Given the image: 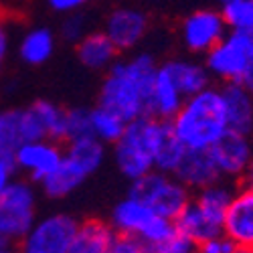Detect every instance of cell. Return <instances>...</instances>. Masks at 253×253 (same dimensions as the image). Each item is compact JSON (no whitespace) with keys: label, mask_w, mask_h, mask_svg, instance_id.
Segmentation results:
<instances>
[{"label":"cell","mask_w":253,"mask_h":253,"mask_svg":"<svg viewBox=\"0 0 253 253\" xmlns=\"http://www.w3.org/2000/svg\"><path fill=\"white\" fill-rule=\"evenodd\" d=\"M156 69L158 63L150 53H138L130 59L114 61L101 81L97 105L114 112L126 124L140 116H148Z\"/></svg>","instance_id":"6da1fadb"},{"label":"cell","mask_w":253,"mask_h":253,"mask_svg":"<svg viewBox=\"0 0 253 253\" xmlns=\"http://www.w3.org/2000/svg\"><path fill=\"white\" fill-rule=\"evenodd\" d=\"M170 124L186 150H209L223 134L229 132L227 108L221 89L209 85L186 97Z\"/></svg>","instance_id":"7a4b0ae2"},{"label":"cell","mask_w":253,"mask_h":253,"mask_svg":"<svg viewBox=\"0 0 253 253\" xmlns=\"http://www.w3.org/2000/svg\"><path fill=\"white\" fill-rule=\"evenodd\" d=\"M105 160V144L95 136H81L65 142V154L59 168L41 182L49 199H63L95 174Z\"/></svg>","instance_id":"3957f363"},{"label":"cell","mask_w":253,"mask_h":253,"mask_svg":"<svg viewBox=\"0 0 253 253\" xmlns=\"http://www.w3.org/2000/svg\"><path fill=\"white\" fill-rule=\"evenodd\" d=\"M164 122L166 120L154 116H140L126 124L124 134L114 144V160L128 180H136L154 170V152Z\"/></svg>","instance_id":"277c9868"},{"label":"cell","mask_w":253,"mask_h":253,"mask_svg":"<svg viewBox=\"0 0 253 253\" xmlns=\"http://www.w3.org/2000/svg\"><path fill=\"white\" fill-rule=\"evenodd\" d=\"M128 197L142 201L156 215L176 221V217L191 203V191L174 176L160 170H150L136 180H130Z\"/></svg>","instance_id":"5b68a950"},{"label":"cell","mask_w":253,"mask_h":253,"mask_svg":"<svg viewBox=\"0 0 253 253\" xmlns=\"http://www.w3.org/2000/svg\"><path fill=\"white\" fill-rule=\"evenodd\" d=\"M110 225L118 235L136 237L146 245L162 241L176 229L174 221L156 215L150 207L134 197H126L114 207Z\"/></svg>","instance_id":"8992f818"},{"label":"cell","mask_w":253,"mask_h":253,"mask_svg":"<svg viewBox=\"0 0 253 253\" xmlns=\"http://www.w3.org/2000/svg\"><path fill=\"white\" fill-rule=\"evenodd\" d=\"M37 221V191L31 180L14 178L0 193V233L8 243L20 241Z\"/></svg>","instance_id":"52a82bcc"},{"label":"cell","mask_w":253,"mask_h":253,"mask_svg":"<svg viewBox=\"0 0 253 253\" xmlns=\"http://www.w3.org/2000/svg\"><path fill=\"white\" fill-rule=\"evenodd\" d=\"M77 229L79 221L69 213L45 215L18 241V253H69Z\"/></svg>","instance_id":"ba28073f"},{"label":"cell","mask_w":253,"mask_h":253,"mask_svg":"<svg viewBox=\"0 0 253 253\" xmlns=\"http://www.w3.org/2000/svg\"><path fill=\"white\" fill-rule=\"evenodd\" d=\"M253 59V35L243 31L227 33L205 57L207 71L221 81H239Z\"/></svg>","instance_id":"9c48e42d"},{"label":"cell","mask_w":253,"mask_h":253,"mask_svg":"<svg viewBox=\"0 0 253 253\" xmlns=\"http://www.w3.org/2000/svg\"><path fill=\"white\" fill-rule=\"evenodd\" d=\"M63 154H65V148L61 146V142L49 138L23 142L14 154L16 172H23L31 182L41 184L59 168Z\"/></svg>","instance_id":"30bf717a"},{"label":"cell","mask_w":253,"mask_h":253,"mask_svg":"<svg viewBox=\"0 0 253 253\" xmlns=\"http://www.w3.org/2000/svg\"><path fill=\"white\" fill-rule=\"evenodd\" d=\"M227 23L217 10H197L182 20L180 37L191 53H209L227 35Z\"/></svg>","instance_id":"8fae6325"},{"label":"cell","mask_w":253,"mask_h":253,"mask_svg":"<svg viewBox=\"0 0 253 253\" xmlns=\"http://www.w3.org/2000/svg\"><path fill=\"white\" fill-rule=\"evenodd\" d=\"M211 158H213L221 178H239L245 174L247 166L253 158V148L249 136L239 132H227L223 134L213 146L209 148Z\"/></svg>","instance_id":"7c38bea8"},{"label":"cell","mask_w":253,"mask_h":253,"mask_svg":"<svg viewBox=\"0 0 253 253\" xmlns=\"http://www.w3.org/2000/svg\"><path fill=\"white\" fill-rule=\"evenodd\" d=\"M223 235L237 247L253 249V188H241L233 195L223 219Z\"/></svg>","instance_id":"4fadbf2b"},{"label":"cell","mask_w":253,"mask_h":253,"mask_svg":"<svg viewBox=\"0 0 253 253\" xmlns=\"http://www.w3.org/2000/svg\"><path fill=\"white\" fill-rule=\"evenodd\" d=\"M148 16L136 8H118L105 20V35L112 39L118 51H130L142 43L148 33Z\"/></svg>","instance_id":"5bb4252c"},{"label":"cell","mask_w":253,"mask_h":253,"mask_svg":"<svg viewBox=\"0 0 253 253\" xmlns=\"http://www.w3.org/2000/svg\"><path fill=\"white\" fill-rule=\"evenodd\" d=\"M184 99L186 97L180 93L172 75L164 67V63L158 65L156 77L152 83V91H150V101H148V116L170 122L182 108Z\"/></svg>","instance_id":"9a60e30c"},{"label":"cell","mask_w":253,"mask_h":253,"mask_svg":"<svg viewBox=\"0 0 253 253\" xmlns=\"http://www.w3.org/2000/svg\"><path fill=\"white\" fill-rule=\"evenodd\" d=\"M174 176L188 188V191H201V188L221 180V174L211 158L209 150H186Z\"/></svg>","instance_id":"2e32d148"},{"label":"cell","mask_w":253,"mask_h":253,"mask_svg":"<svg viewBox=\"0 0 253 253\" xmlns=\"http://www.w3.org/2000/svg\"><path fill=\"white\" fill-rule=\"evenodd\" d=\"M221 93L227 108L229 130L249 136L253 130V95L237 81H227Z\"/></svg>","instance_id":"e0dca14e"},{"label":"cell","mask_w":253,"mask_h":253,"mask_svg":"<svg viewBox=\"0 0 253 253\" xmlns=\"http://www.w3.org/2000/svg\"><path fill=\"white\" fill-rule=\"evenodd\" d=\"M75 51L81 65L91 71H108L114 65V61H118L120 53L103 31L87 33L79 43H75Z\"/></svg>","instance_id":"ac0fdd59"},{"label":"cell","mask_w":253,"mask_h":253,"mask_svg":"<svg viewBox=\"0 0 253 253\" xmlns=\"http://www.w3.org/2000/svg\"><path fill=\"white\" fill-rule=\"evenodd\" d=\"M118 233L108 221L85 219L79 221L69 253H110Z\"/></svg>","instance_id":"d6986e66"},{"label":"cell","mask_w":253,"mask_h":253,"mask_svg":"<svg viewBox=\"0 0 253 253\" xmlns=\"http://www.w3.org/2000/svg\"><path fill=\"white\" fill-rule=\"evenodd\" d=\"M164 67L172 75L174 83L178 85V89L184 97H191V95L203 91L211 83V73L207 71L205 65H201V63L172 59V61H166Z\"/></svg>","instance_id":"ffe728a7"},{"label":"cell","mask_w":253,"mask_h":253,"mask_svg":"<svg viewBox=\"0 0 253 253\" xmlns=\"http://www.w3.org/2000/svg\"><path fill=\"white\" fill-rule=\"evenodd\" d=\"M174 225L178 231H182V233L186 237H191L195 243H203L207 239L223 235V225L215 223L213 219H209L193 199L184 207L182 213L176 217Z\"/></svg>","instance_id":"44dd1931"},{"label":"cell","mask_w":253,"mask_h":253,"mask_svg":"<svg viewBox=\"0 0 253 253\" xmlns=\"http://www.w3.org/2000/svg\"><path fill=\"white\" fill-rule=\"evenodd\" d=\"M57 37L51 29L35 27L29 29L18 43V57L23 59L27 65H43L55 53Z\"/></svg>","instance_id":"7402d4cb"},{"label":"cell","mask_w":253,"mask_h":253,"mask_svg":"<svg viewBox=\"0 0 253 253\" xmlns=\"http://www.w3.org/2000/svg\"><path fill=\"white\" fill-rule=\"evenodd\" d=\"M233 195H235V191L227 182L217 180L213 184L201 188L199 195L195 197V203L199 205V209L203 211L209 219H213L215 223L223 225L227 207H229L231 199H233Z\"/></svg>","instance_id":"603a6c76"},{"label":"cell","mask_w":253,"mask_h":253,"mask_svg":"<svg viewBox=\"0 0 253 253\" xmlns=\"http://www.w3.org/2000/svg\"><path fill=\"white\" fill-rule=\"evenodd\" d=\"M184 152H186V148L182 146V142L176 138V134L172 130V124L164 122V128H162L156 152H154V170L174 174V170L178 168Z\"/></svg>","instance_id":"cb8c5ba5"},{"label":"cell","mask_w":253,"mask_h":253,"mask_svg":"<svg viewBox=\"0 0 253 253\" xmlns=\"http://www.w3.org/2000/svg\"><path fill=\"white\" fill-rule=\"evenodd\" d=\"M41 124H43L45 136L55 142H67V110L49 99H37L33 103Z\"/></svg>","instance_id":"d4e9b609"},{"label":"cell","mask_w":253,"mask_h":253,"mask_svg":"<svg viewBox=\"0 0 253 253\" xmlns=\"http://www.w3.org/2000/svg\"><path fill=\"white\" fill-rule=\"evenodd\" d=\"M89 118H91V136H95L103 144H116L126 130V122L114 112L101 108V105H95V108L89 110Z\"/></svg>","instance_id":"484cf974"},{"label":"cell","mask_w":253,"mask_h":253,"mask_svg":"<svg viewBox=\"0 0 253 253\" xmlns=\"http://www.w3.org/2000/svg\"><path fill=\"white\" fill-rule=\"evenodd\" d=\"M18 118H20V110L14 108L0 110V158L14 160L16 150L23 144Z\"/></svg>","instance_id":"4316f807"},{"label":"cell","mask_w":253,"mask_h":253,"mask_svg":"<svg viewBox=\"0 0 253 253\" xmlns=\"http://www.w3.org/2000/svg\"><path fill=\"white\" fill-rule=\"evenodd\" d=\"M231 31H243L253 35V0H233L223 4L221 10Z\"/></svg>","instance_id":"83f0119b"},{"label":"cell","mask_w":253,"mask_h":253,"mask_svg":"<svg viewBox=\"0 0 253 253\" xmlns=\"http://www.w3.org/2000/svg\"><path fill=\"white\" fill-rule=\"evenodd\" d=\"M148 247V253H197L199 243H195L191 237H186L182 231L174 229L170 235L164 237L158 243L146 245Z\"/></svg>","instance_id":"f1b7e54d"},{"label":"cell","mask_w":253,"mask_h":253,"mask_svg":"<svg viewBox=\"0 0 253 253\" xmlns=\"http://www.w3.org/2000/svg\"><path fill=\"white\" fill-rule=\"evenodd\" d=\"M85 35H87V16L81 10L65 14V18L61 23V37L67 43H79Z\"/></svg>","instance_id":"f546056e"},{"label":"cell","mask_w":253,"mask_h":253,"mask_svg":"<svg viewBox=\"0 0 253 253\" xmlns=\"http://www.w3.org/2000/svg\"><path fill=\"white\" fill-rule=\"evenodd\" d=\"M91 136V118L87 108H71L67 110V140Z\"/></svg>","instance_id":"4dcf8cb0"},{"label":"cell","mask_w":253,"mask_h":253,"mask_svg":"<svg viewBox=\"0 0 253 253\" xmlns=\"http://www.w3.org/2000/svg\"><path fill=\"white\" fill-rule=\"evenodd\" d=\"M18 124H20V136H23V142L43 140V138H47V136H45V130H43V124H41L37 112L33 110V105H29V108H23V110H20Z\"/></svg>","instance_id":"1f68e13d"},{"label":"cell","mask_w":253,"mask_h":253,"mask_svg":"<svg viewBox=\"0 0 253 253\" xmlns=\"http://www.w3.org/2000/svg\"><path fill=\"white\" fill-rule=\"evenodd\" d=\"M237 245L231 241L227 235H217L213 239H207L199 243L197 253H235Z\"/></svg>","instance_id":"d6a6232c"},{"label":"cell","mask_w":253,"mask_h":253,"mask_svg":"<svg viewBox=\"0 0 253 253\" xmlns=\"http://www.w3.org/2000/svg\"><path fill=\"white\" fill-rule=\"evenodd\" d=\"M110 253H148V247L136 237L118 235L114 245H112V249H110Z\"/></svg>","instance_id":"836d02e7"},{"label":"cell","mask_w":253,"mask_h":253,"mask_svg":"<svg viewBox=\"0 0 253 253\" xmlns=\"http://www.w3.org/2000/svg\"><path fill=\"white\" fill-rule=\"evenodd\" d=\"M87 2H89V0H47V4L55 12H61V14H69V12L81 10Z\"/></svg>","instance_id":"e575fe53"},{"label":"cell","mask_w":253,"mask_h":253,"mask_svg":"<svg viewBox=\"0 0 253 253\" xmlns=\"http://www.w3.org/2000/svg\"><path fill=\"white\" fill-rule=\"evenodd\" d=\"M14 174H16V166H14V160H8V158H0V193L14 180Z\"/></svg>","instance_id":"d590c367"},{"label":"cell","mask_w":253,"mask_h":253,"mask_svg":"<svg viewBox=\"0 0 253 253\" xmlns=\"http://www.w3.org/2000/svg\"><path fill=\"white\" fill-rule=\"evenodd\" d=\"M10 51V33L4 23V18L0 16V65L6 61V55Z\"/></svg>","instance_id":"8d00e7d4"},{"label":"cell","mask_w":253,"mask_h":253,"mask_svg":"<svg viewBox=\"0 0 253 253\" xmlns=\"http://www.w3.org/2000/svg\"><path fill=\"white\" fill-rule=\"evenodd\" d=\"M237 83H241V85H243V87L253 95V59H251V63H249V67L245 69L243 77H241Z\"/></svg>","instance_id":"74e56055"},{"label":"cell","mask_w":253,"mask_h":253,"mask_svg":"<svg viewBox=\"0 0 253 253\" xmlns=\"http://www.w3.org/2000/svg\"><path fill=\"white\" fill-rule=\"evenodd\" d=\"M245 184L249 186V188H253V158H251V162H249V166H247V170H245Z\"/></svg>","instance_id":"f35d334b"},{"label":"cell","mask_w":253,"mask_h":253,"mask_svg":"<svg viewBox=\"0 0 253 253\" xmlns=\"http://www.w3.org/2000/svg\"><path fill=\"white\" fill-rule=\"evenodd\" d=\"M8 245H10V243L4 239V235H2V233H0V247H8Z\"/></svg>","instance_id":"ab89813d"},{"label":"cell","mask_w":253,"mask_h":253,"mask_svg":"<svg viewBox=\"0 0 253 253\" xmlns=\"http://www.w3.org/2000/svg\"><path fill=\"white\" fill-rule=\"evenodd\" d=\"M235 253H253V249H245V247H237Z\"/></svg>","instance_id":"60d3db41"},{"label":"cell","mask_w":253,"mask_h":253,"mask_svg":"<svg viewBox=\"0 0 253 253\" xmlns=\"http://www.w3.org/2000/svg\"><path fill=\"white\" fill-rule=\"evenodd\" d=\"M0 253H18V251H12L10 245H8V247H0Z\"/></svg>","instance_id":"b9f144b4"},{"label":"cell","mask_w":253,"mask_h":253,"mask_svg":"<svg viewBox=\"0 0 253 253\" xmlns=\"http://www.w3.org/2000/svg\"><path fill=\"white\" fill-rule=\"evenodd\" d=\"M227 2H233V0H221V4H227Z\"/></svg>","instance_id":"7bdbcfd3"}]
</instances>
